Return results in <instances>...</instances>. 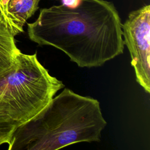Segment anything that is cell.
Here are the masks:
<instances>
[{
    "label": "cell",
    "mask_w": 150,
    "mask_h": 150,
    "mask_svg": "<svg viewBox=\"0 0 150 150\" xmlns=\"http://www.w3.org/2000/svg\"><path fill=\"white\" fill-rule=\"evenodd\" d=\"M28 34L39 46L62 50L80 67L102 66L122 54L125 45L118 12L105 0L41 9L36 20L28 23Z\"/></svg>",
    "instance_id": "obj_1"
},
{
    "label": "cell",
    "mask_w": 150,
    "mask_h": 150,
    "mask_svg": "<svg viewBox=\"0 0 150 150\" xmlns=\"http://www.w3.org/2000/svg\"><path fill=\"white\" fill-rule=\"evenodd\" d=\"M106 125L97 99L65 88L16 129L8 149L56 150L77 142H98Z\"/></svg>",
    "instance_id": "obj_2"
},
{
    "label": "cell",
    "mask_w": 150,
    "mask_h": 150,
    "mask_svg": "<svg viewBox=\"0 0 150 150\" xmlns=\"http://www.w3.org/2000/svg\"><path fill=\"white\" fill-rule=\"evenodd\" d=\"M64 87L40 63L36 52H20L13 68L0 79V101L18 127L40 112Z\"/></svg>",
    "instance_id": "obj_3"
},
{
    "label": "cell",
    "mask_w": 150,
    "mask_h": 150,
    "mask_svg": "<svg viewBox=\"0 0 150 150\" xmlns=\"http://www.w3.org/2000/svg\"><path fill=\"white\" fill-rule=\"evenodd\" d=\"M137 83L150 93V5L132 11L122 24Z\"/></svg>",
    "instance_id": "obj_4"
},
{
    "label": "cell",
    "mask_w": 150,
    "mask_h": 150,
    "mask_svg": "<svg viewBox=\"0 0 150 150\" xmlns=\"http://www.w3.org/2000/svg\"><path fill=\"white\" fill-rule=\"evenodd\" d=\"M40 0H6L0 5V13L12 35L23 32V26L38 8Z\"/></svg>",
    "instance_id": "obj_5"
},
{
    "label": "cell",
    "mask_w": 150,
    "mask_h": 150,
    "mask_svg": "<svg viewBox=\"0 0 150 150\" xmlns=\"http://www.w3.org/2000/svg\"><path fill=\"white\" fill-rule=\"evenodd\" d=\"M14 37L0 13V79L13 68L16 56L21 52Z\"/></svg>",
    "instance_id": "obj_6"
},
{
    "label": "cell",
    "mask_w": 150,
    "mask_h": 150,
    "mask_svg": "<svg viewBox=\"0 0 150 150\" xmlns=\"http://www.w3.org/2000/svg\"><path fill=\"white\" fill-rule=\"evenodd\" d=\"M18 128L15 122L2 111V105L0 101V145L9 144L12 135Z\"/></svg>",
    "instance_id": "obj_7"
},
{
    "label": "cell",
    "mask_w": 150,
    "mask_h": 150,
    "mask_svg": "<svg viewBox=\"0 0 150 150\" xmlns=\"http://www.w3.org/2000/svg\"><path fill=\"white\" fill-rule=\"evenodd\" d=\"M63 5L70 7V8H74L78 5L80 3V0H62Z\"/></svg>",
    "instance_id": "obj_8"
},
{
    "label": "cell",
    "mask_w": 150,
    "mask_h": 150,
    "mask_svg": "<svg viewBox=\"0 0 150 150\" xmlns=\"http://www.w3.org/2000/svg\"><path fill=\"white\" fill-rule=\"evenodd\" d=\"M5 1H6V0H0V5L3 4Z\"/></svg>",
    "instance_id": "obj_9"
}]
</instances>
